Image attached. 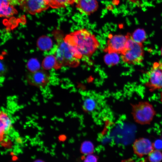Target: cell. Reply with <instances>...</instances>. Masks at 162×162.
I'll list each match as a JSON object with an SVG mask.
<instances>
[{
  "mask_svg": "<svg viewBox=\"0 0 162 162\" xmlns=\"http://www.w3.org/2000/svg\"><path fill=\"white\" fill-rule=\"evenodd\" d=\"M64 39L73 48L76 57L79 59L83 56L91 57L100 45L95 36L85 29L71 33Z\"/></svg>",
  "mask_w": 162,
  "mask_h": 162,
  "instance_id": "obj_1",
  "label": "cell"
},
{
  "mask_svg": "<svg viewBox=\"0 0 162 162\" xmlns=\"http://www.w3.org/2000/svg\"><path fill=\"white\" fill-rule=\"evenodd\" d=\"M54 55L57 62L58 67L68 66L76 68L80 64V59L76 56L73 48L60 37L57 39Z\"/></svg>",
  "mask_w": 162,
  "mask_h": 162,
  "instance_id": "obj_2",
  "label": "cell"
},
{
  "mask_svg": "<svg viewBox=\"0 0 162 162\" xmlns=\"http://www.w3.org/2000/svg\"><path fill=\"white\" fill-rule=\"evenodd\" d=\"M128 38L125 48L121 53L122 61L134 65L141 63L144 58V51L142 44L134 41L131 34H127Z\"/></svg>",
  "mask_w": 162,
  "mask_h": 162,
  "instance_id": "obj_3",
  "label": "cell"
},
{
  "mask_svg": "<svg viewBox=\"0 0 162 162\" xmlns=\"http://www.w3.org/2000/svg\"><path fill=\"white\" fill-rule=\"evenodd\" d=\"M132 115L135 122L141 125L150 124L156 115L152 105L147 101L131 104Z\"/></svg>",
  "mask_w": 162,
  "mask_h": 162,
  "instance_id": "obj_4",
  "label": "cell"
},
{
  "mask_svg": "<svg viewBox=\"0 0 162 162\" xmlns=\"http://www.w3.org/2000/svg\"><path fill=\"white\" fill-rule=\"evenodd\" d=\"M148 80L145 85L151 92L162 88V62H154L147 73Z\"/></svg>",
  "mask_w": 162,
  "mask_h": 162,
  "instance_id": "obj_5",
  "label": "cell"
},
{
  "mask_svg": "<svg viewBox=\"0 0 162 162\" xmlns=\"http://www.w3.org/2000/svg\"><path fill=\"white\" fill-rule=\"evenodd\" d=\"M128 35L110 34L107 46L104 51L108 53L121 54L124 50L128 39Z\"/></svg>",
  "mask_w": 162,
  "mask_h": 162,
  "instance_id": "obj_6",
  "label": "cell"
},
{
  "mask_svg": "<svg viewBox=\"0 0 162 162\" xmlns=\"http://www.w3.org/2000/svg\"><path fill=\"white\" fill-rule=\"evenodd\" d=\"M19 5L24 12L32 15L46 10L50 7L48 0H22Z\"/></svg>",
  "mask_w": 162,
  "mask_h": 162,
  "instance_id": "obj_7",
  "label": "cell"
},
{
  "mask_svg": "<svg viewBox=\"0 0 162 162\" xmlns=\"http://www.w3.org/2000/svg\"><path fill=\"white\" fill-rule=\"evenodd\" d=\"M50 78L49 74L42 70L31 72L26 76V80L29 84L38 88H43L47 85Z\"/></svg>",
  "mask_w": 162,
  "mask_h": 162,
  "instance_id": "obj_8",
  "label": "cell"
},
{
  "mask_svg": "<svg viewBox=\"0 0 162 162\" xmlns=\"http://www.w3.org/2000/svg\"><path fill=\"white\" fill-rule=\"evenodd\" d=\"M132 147L135 154L140 158L148 155L154 149L153 143L149 139L143 137L136 139Z\"/></svg>",
  "mask_w": 162,
  "mask_h": 162,
  "instance_id": "obj_9",
  "label": "cell"
},
{
  "mask_svg": "<svg viewBox=\"0 0 162 162\" xmlns=\"http://www.w3.org/2000/svg\"><path fill=\"white\" fill-rule=\"evenodd\" d=\"M76 7L82 13L90 15L98 9V4L96 0H77Z\"/></svg>",
  "mask_w": 162,
  "mask_h": 162,
  "instance_id": "obj_10",
  "label": "cell"
},
{
  "mask_svg": "<svg viewBox=\"0 0 162 162\" xmlns=\"http://www.w3.org/2000/svg\"><path fill=\"white\" fill-rule=\"evenodd\" d=\"M12 122L8 114L2 110L0 114L1 140H3L4 135L7 134L12 129Z\"/></svg>",
  "mask_w": 162,
  "mask_h": 162,
  "instance_id": "obj_11",
  "label": "cell"
},
{
  "mask_svg": "<svg viewBox=\"0 0 162 162\" xmlns=\"http://www.w3.org/2000/svg\"><path fill=\"white\" fill-rule=\"evenodd\" d=\"M0 16L1 17H8L17 13L13 5L7 0H0Z\"/></svg>",
  "mask_w": 162,
  "mask_h": 162,
  "instance_id": "obj_12",
  "label": "cell"
},
{
  "mask_svg": "<svg viewBox=\"0 0 162 162\" xmlns=\"http://www.w3.org/2000/svg\"><path fill=\"white\" fill-rule=\"evenodd\" d=\"M50 7L52 8H64L67 5L74 4L77 0H48Z\"/></svg>",
  "mask_w": 162,
  "mask_h": 162,
  "instance_id": "obj_13",
  "label": "cell"
},
{
  "mask_svg": "<svg viewBox=\"0 0 162 162\" xmlns=\"http://www.w3.org/2000/svg\"><path fill=\"white\" fill-rule=\"evenodd\" d=\"M104 60L107 65L109 66H113L118 63L119 58L118 53L115 52L108 53L104 56Z\"/></svg>",
  "mask_w": 162,
  "mask_h": 162,
  "instance_id": "obj_14",
  "label": "cell"
},
{
  "mask_svg": "<svg viewBox=\"0 0 162 162\" xmlns=\"http://www.w3.org/2000/svg\"><path fill=\"white\" fill-rule=\"evenodd\" d=\"M132 38L135 41L142 44L146 38V34L145 30L142 28L135 30L131 34Z\"/></svg>",
  "mask_w": 162,
  "mask_h": 162,
  "instance_id": "obj_15",
  "label": "cell"
},
{
  "mask_svg": "<svg viewBox=\"0 0 162 162\" xmlns=\"http://www.w3.org/2000/svg\"><path fill=\"white\" fill-rule=\"evenodd\" d=\"M97 103L96 100L92 97H87L84 100L83 107L87 112L93 111L96 108Z\"/></svg>",
  "mask_w": 162,
  "mask_h": 162,
  "instance_id": "obj_16",
  "label": "cell"
},
{
  "mask_svg": "<svg viewBox=\"0 0 162 162\" xmlns=\"http://www.w3.org/2000/svg\"><path fill=\"white\" fill-rule=\"evenodd\" d=\"M147 159L150 162H160L162 160V153L160 150L154 149L148 155Z\"/></svg>",
  "mask_w": 162,
  "mask_h": 162,
  "instance_id": "obj_17",
  "label": "cell"
},
{
  "mask_svg": "<svg viewBox=\"0 0 162 162\" xmlns=\"http://www.w3.org/2000/svg\"><path fill=\"white\" fill-rule=\"evenodd\" d=\"M55 66L58 67L56 60L54 55L47 57L43 62V66L46 69L51 68Z\"/></svg>",
  "mask_w": 162,
  "mask_h": 162,
  "instance_id": "obj_18",
  "label": "cell"
},
{
  "mask_svg": "<svg viewBox=\"0 0 162 162\" xmlns=\"http://www.w3.org/2000/svg\"><path fill=\"white\" fill-rule=\"evenodd\" d=\"M94 149V146L90 142L86 141L82 145L81 150L84 154H90Z\"/></svg>",
  "mask_w": 162,
  "mask_h": 162,
  "instance_id": "obj_19",
  "label": "cell"
},
{
  "mask_svg": "<svg viewBox=\"0 0 162 162\" xmlns=\"http://www.w3.org/2000/svg\"><path fill=\"white\" fill-rule=\"evenodd\" d=\"M38 44L40 46L42 47L44 46H50L51 45V42L50 39L48 37H43L40 38L38 40Z\"/></svg>",
  "mask_w": 162,
  "mask_h": 162,
  "instance_id": "obj_20",
  "label": "cell"
},
{
  "mask_svg": "<svg viewBox=\"0 0 162 162\" xmlns=\"http://www.w3.org/2000/svg\"><path fill=\"white\" fill-rule=\"evenodd\" d=\"M97 158L96 156L89 154L85 159V161L87 162H94L96 161Z\"/></svg>",
  "mask_w": 162,
  "mask_h": 162,
  "instance_id": "obj_21",
  "label": "cell"
},
{
  "mask_svg": "<svg viewBox=\"0 0 162 162\" xmlns=\"http://www.w3.org/2000/svg\"><path fill=\"white\" fill-rule=\"evenodd\" d=\"M154 149L160 150L162 148V141L157 140L155 143H153Z\"/></svg>",
  "mask_w": 162,
  "mask_h": 162,
  "instance_id": "obj_22",
  "label": "cell"
},
{
  "mask_svg": "<svg viewBox=\"0 0 162 162\" xmlns=\"http://www.w3.org/2000/svg\"><path fill=\"white\" fill-rule=\"evenodd\" d=\"M10 4L14 6L19 5L22 0H7Z\"/></svg>",
  "mask_w": 162,
  "mask_h": 162,
  "instance_id": "obj_23",
  "label": "cell"
},
{
  "mask_svg": "<svg viewBox=\"0 0 162 162\" xmlns=\"http://www.w3.org/2000/svg\"><path fill=\"white\" fill-rule=\"evenodd\" d=\"M22 139L19 137H17L15 139V142L16 143L19 144H22L23 143Z\"/></svg>",
  "mask_w": 162,
  "mask_h": 162,
  "instance_id": "obj_24",
  "label": "cell"
},
{
  "mask_svg": "<svg viewBox=\"0 0 162 162\" xmlns=\"http://www.w3.org/2000/svg\"><path fill=\"white\" fill-rule=\"evenodd\" d=\"M160 100L161 102L162 103V91L161 92L160 94Z\"/></svg>",
  "mask_w": 162,
  "mask_h": 162,
  "instance_id": "obj_25",
  "label": "cell"
},
{
  "mask_svg": "<svg viewBox=\"0 0 162 162\" xmlns=\"http://www.w3.org/2000/svg\"><path fill=\"white\" fill-rule=\"evenodd\" d=\"M16 157L14 156L13 158V160H16L17 159Z\"/></svg>",
  "mask_w": 162,
  "mask_h": 162,
  "instance_id": "obj_26",
  "label": "cell"
},
{
  "mask_svg": "<svg viewBox=\"0 0 162 162\" xmlns=\"http://www.w3.org/2000/svg\"><path fill=\"white\" fill-rule=\"evenodd\" d=\"M43 161V160H40V159L39 160H37V161H37V162H38V161Z\"/></svg>",
  "mask_w": 162,
  "mask_h": 162,
  "instance_id": "obj_27",
  "label": "cell"
},
{
  "mask_svg": "<svg viewBox=\"0 0 162 162\" xmlns=\"http://www.w3.org/2000/svg\"><path fill=\"white\" fill-rule=\"evenodd\" d=\"M160 52H161V55L162 56V47L161 48V49Z\"/></svg>",
  "mask_w": 162,
  "mask_h": 162,
  "instance_id": "obj_28",
  "label": "cell"
}]
</instances>
